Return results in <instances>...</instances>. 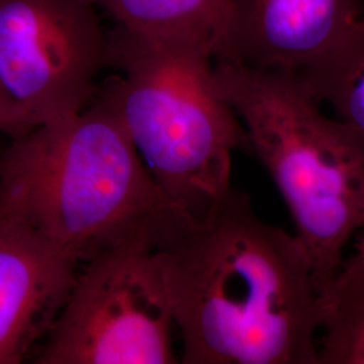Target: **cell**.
I'll list each match as a JSON object with an SVG mask.
<instances>
[{
    "label": "cell",
    "instance_id": "obj_12",
    "mask_svg": "<svg viewBox=\"0 0 364 364\" xmlns=\"http://www.w3.org/2000/svg\"><path fill=\"white\" fill-rule=\"evenodd\" d=\"M37 123L4 87L0 78V138L9 142L36 129Z\"/></svg>",
    "mask_w": 364,
    "mask_h": 364
},
{
    "label": "cell",
    "instance_id": "obj_4",
    "mask_svg": "<svg viewBox=\"0 0 364 364\" xmlns=\"http://www.w3.org/2000/svg\"><path fill=\"white\" fill-rule=\"evenodd\" d=\"M215 80L287 204L320 291L364 231V138L326 115L296 73L215 61Z\"/></svg>",
    "mask_w": 364,
    "mask_h": 364
},
{
    "label": "cell",
    "instance_id": "obj_5",
    "mask_svg": "<svg viewBox=\"0 0 364 364\" xmlns=\"http://www.w3.org/2000/svg\"><path fill=\"white\" fill-rule=\"evenodd\" d=\"M154 250L131 242L80 264L34 363H177L176 326Z\"/></svg>",
    "mask_w": 364,
    "mask_h": 364
},
{
    "label": "cell",
    "instance_id": "obj_8",
    "mask_svg": "<svg viewBox=\"0 0 364 364\" xmlns=\"http://www.w3.org/2000/svg\"><path fill=\"white\" fill-rule=\"evenodd\" d=\"M78 266L30 227L0 220V364L34 358L65 302Z\"/></svg>",
    "mask_w": 364,
    "mask_h": 364
},
{
    "label": "cell",
    "instance_id": "obj_3",
    "mask_svg": "<svg viewBox=\"0 0 364 364\" xmlns=\"http://www.w3.org/2000/svg\"><path fill=\"white\" fill-rule=\"evenodd\" d=\"M107 66L119 75L95 96L117 115L170 203L198 219L232 186L235 151L248 150L242 122L218 90L210 43L117 26Z\"/></svg>",
    "mask_w": 364,
    "mask_h": 364
},
{
    "label": "cell",
    "instance_id": "obj_9",
    "mask_svg": "<svg viewBox=\"0 0 364 364\" xmlns=\"http://www.w3.org/2000/svg\"><path fill=\"white\" fill-rule=\"evenodd\" d=\"M318 291V364H364V231Z\"/></svg>",
    "mask_w": 364,
    "mask_h": 364
},
{
    "label": "cell",
    "instance_id": "obj_10",
    "mask_svg": "<svg viewBox=\"0 0 364 364\" xmlns=\"http://www.w3.org/2000/svg\"><path fill=\"white\" fill-rule=\"evenodd\" d=\"M90 1L115 19L117 27L142 36L203 39L210 43L213 54L231 6V0Z\"/></svg>",
    "mask_w": 364,
    "mask_h": 364
},
{
    "label": "cell",
    "instance_id": "obj_1",
    "mask_svg": "<svg viewBox=\"0 0 364 364\" xmlns=\"http://www.w3.org/2000/svg\"><path fill=\"white\" fill-rule=\"evenodd\" d=\"M182 364H318V290L296 234L231 186L154 250Z\"/></svg>",
    "mask_w": 364,
    "mask_h": 364
},
{
    "label": "cell",
    "instance_id": "obj_6",
    "mask_svg": "<svg viewBox=\"0 0 364 364\" xmlns=\"http://www.w3.org/2000/svg\"><path fill=\"white\" fill-rule=\"evenodd\" d=\"M107 42L90 0H0V78L37 126L91 103Z\"/></svg>",
    "mask_w": 364,
    "mask_h": 364
},
{
    "label": "cell",
    "instance_id": "obj_11",
    "mask_svg": "<svg viewBox=\"0 0 364 364\" xmlns=\"http://www.w3.org/2000/svg\"><path fill=\"white\" fill-rule=\"evenodd\" d=\"M297 76L320 105L364 138V16L332 52Z\"/></svg>",
    "mask_w": 364,
    "mask_h": 364
},
{
    "label": "cell",
    "instance_id": "obj_7",
    "mask_svg": "<svg viewBox=\"0 0 364 364\" xmlns=\"http://www.w3.org/2000/svg\"><path fill=\"white\" fill-rule=\"evenodd\" d=\"M364 16V0H231L213 60L299 75Z\"/></svg>",
    "mask_w": 364,
    "mask_h": 364
},
{
    "label": "cell",
    "instance_id": "obj_2",
    "mask_svg": "<svg viewBox=\"0 0 364 364\" xmlns=\"http://www.w3.org/2000/svg\"><path fill=\"white\" fill-rule=\"evenodd\" d=\"M0 220L25 224L80 264L111 248H158L189 221L164 195L112 109L93 96L0 151Z\"/></svg>",
    "mask_w": 364,
    "mask_h": 364
}]
</instances>
